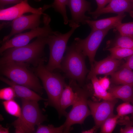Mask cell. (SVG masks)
<instances>
[{"mask_svg": "<svg viewBox=\"0 0 133 133\" xmlns=\"http://www.w3.org/2000/svg\"><path fill=\"white\" fill-rule=\"evenodd\" d=\"M40 36L32 43L22 46L9 48L0 54V65L17 62L35 67L47 61L44 48L47 37Z\"/></svg>", "mask_w": 133, "mask_h": 133, "instance_id": "obj_1", "label": "cell"}, {"mask_svg": "<svg viewBox=\"0 0 133 133\" xmlns=\"http://www.w3.org/2000/svg\"><path fill=\"white\" fill-rule=\"evenodd\" d=\"M41 80L48 99L44 103L45 106L54 108L60 116H63L61 110L59 100L61 93L66 84L64 77L60 74L48 70L44 63H41L32 69Z\"/></svg>", "mask_w": 133, "mask_h": 133, "instance_id": "obj_2", "label": "cell"}, {"mask_svg": "<svg viewBox=\"0 0 133 133\" xmlns=\"http://www.w3.org/2000/svg\"><path fill=\"white\" fill-rule=\"evenodd\" d=\"M1 74L17 84L31 89L41 95L43 87L39 78L33 71L30 69V65L25 63L11 62L0 65Z\"/></svg>", "mask_w": 133, "mask_h": 133, "instance_id": "obj_3", "label": "cell"}, {"mask_svg": "<svg viewBox=\"0 0 133 133\" xmlns=\"http://www.w3.org/2000/svg\"><path fill=\"white\" fill-rule=\"evenodd\" d=\"M66 51L61 62V70L64 73L66 77L76 81L82 86L86 75L89 71L85 65L86 56L74 41L67 47Z\"/></svg>", "mask_w": 133, "mask_h": 133, "instance_id": "obj_4", "label": "cell"}, {"mask_svg": "<svg viewBox=\"0 0 133 133\" xmlns=\"http://www.w3.org/2000/svg\"><path fill=\"white\" fill-rule=\"evenodd\" d=\"M69 85L76 93L77 95L71 109L66 116V119L63 124L64 133L69 132L71 126L73 125L83 124L86 117L91 115L87 103L90 95L87 89L82 87L73 80H70Z\"/></svg>", "mask_w": 133, "mask_h": 133, "instance_id": "obj_5", "label": "cell"}, {"mask_svg": "<svg viewBox=\"0 0 133 133\" xmlns=\"http://www.w3.org/2000/svg\"><path fill=\"white\" fill-rule=\"evenodd\" d=\"M22 107L20 116L12 125L16 133H32L35 127L46 120L40 109L38 101L21 99Z\"/></svg>", "mask_w": 133, "mask_h": 133, "instance_id": "obj_6", "label": "cell"}, {"mask_svg": "<svg viewBox=\"0 0 133 133\" xmlns=\"http://www.w3.org/2000/svg\"><path fill=\"white\" fill-rule=\"evenodd\" d=\"M80 26V24L76 25L64 34L55 31L47 37V44L49 48L50 56L45 66L48 70L53 72L56 69L61 70V63L66 49L68 41L75 30Z\"/></svg>", "mask_w": 133, "mask_h": 133, "instance_id": "obj_7", "label": "cell"}, {"mask_svg": "<svg viewBox=\"0 0 133 133\" xmlns=\"http://www.w3.org/2000/svg\"><path fill=\"white\" fill-rule=\"evenodd\" d=\"M51 19L46 14L43 15V21L44 26L38 27L31 30L30 31L15 35L12 38L3 42H1L0 54L6 50L10 48L21 47L28 44L33 39L40 36L47 37L54 33L50 25Z\"/></svg>", "mask_w": 133, "mask_h": 133, "instance_id": "obj_8", "label": "cell"}, {"mask_svg": "<svg viewBox=\"0 0 133 133\" xmlns=\"http://www.w3.org/2000/svg\"><path fill=\"white\" fill-rule=\"evenodd\" d=\"M110 29L91 31L88 35L84 39L79 37L74 39L79 49L83 54L88 58L91 68L93 65L97 51L103 38Z\"/></svg>", "mask_w": 133, "mask_h": 133, "instance_id": "obj_9", "label": "cell"}, {"mask_svg": "<svg viewBox=\"0 0 133 133\" xmlns=\"http://www.w3.org/2000/svg\"><path fill=\"white\" fill-rule=\"evenodd\" d=\"M52 7L51 4L45 5L42 7L35 8L31 7L28 3V0H24L14 6L0 9V20H11L19 17L25 13L43 15L44 12L47 9Z\"/></svg>", "mask_w": 133, "mask_h": 133, "instance_id": "obj_10", "label": "cell"}, {"mask_svg": "<svg viewBox=\"0 0 133 133\" xmlns=\"http://www.w3.org/2000/svg\"><path fill=\"white\" fill-rule=\"evenodd\" d=\"M117 102L116 99L103 100L101 102L88 100V105L94 119L95 126L97 129L106 119L114 115V109Z\"/></svg>", "mask_w": 133, "mask_h": 133, "instance_id": "obj_11", "label": "cell"}, {"mask_svg": "<svg viewBox=\"0 0 133 133\" xmlns=\"http://www.w3.org/2000/svg\"><path fill=\"white\" fill-rule=\"evenodd\" d=\"M41 15L35 14L27 16L23 15L14 19L11 24V30L10 32L4 37L1 42L6 41L13 35L20 33L25 30H32L39 27L41 23Z\"/></svg>", "mask_w": 133, "mask_h": 133, "instance_id": "obj_12", "label": "cell"}, {"mask_svg": "<svg viewBox=\"0 0 133 133\" xmlns=\"http://www.w3.org/2000/svg\"><path fill=\"white\" fill-rule=\"evenodd\" d=\"M67 6L71 12V18L69 20V25L71 27L80 23L84 25L91 18L85 15V12L91 10L90 3L86 0H68Z\"/></svg>", "mask_w": 133, "mask_h": 133, "instance_id": "obj_13", "label": "cell"}, {"mask_svg": "<svg viewBox=\"0 0 133 133\" xmlns=\"http://www.w3.org/2000/svg\"><path fill=\"white\" fill-rule=\"evenodd\" d=\"M123 63L122 60L116 59L110 56L100 61H95L88 73L87 79L90 80L93 77L99 75H111L117 70Z\"/></svg>", "mask_w": 133, "mask_h": 133, "instance_id": "obj_14", "label": "cell"}, {"mask_svg": "<svg viewBox=\"0 0 133 133\" xmlns=\"http://www.w3.org/2000/svg\"><path fill=\"white\" fill-rule=\"evenodd\" d=\"M128 13L133 17L132 3L131 0H111L108 4L98 11L88 12L95 19L103 14L113 13L118 14Z\"/></svg>", "mask_w": 133, "mask_h": 133, "instance_id": "obj_15", "label": "cell"}, {"mask_svg": "<svg viewBox=\"0 0 133 133\" xmlns=\"http://www.w3.org/2000/svg\"><path fill=\"white\" fill-rule=\"evenodd\" d=\"M0 80L11 86L14 89L16 96L29 100L38 101L41 100L47 101V99L41 97L35 92L26 87L15 83L8 78L1 76Z\"/></svg>", "mask_w": 133, "mask_h": 133, "instance_id": "obj_16", "label": "cell"}, {"mask_svg": "<svg viewBox=\"0 0 133 133\" xmlns=\"http://www.w3.org/2000/svg\"><path fill=\"white\" fill-rule=\"evenodd\" d=\"M126 16L124 13L119 14L116 16L96 20H87V24L91 30H102L115 29L122 23L123 19Z\"/></svg>", "mask_w": 133, "mask_h": 133, "instance_id": "obj_17", "label": "cell"}, {"mask_svg": "<svg viewBox=\"0 0 133 133\" xmlns=\"http://www.w3.org/2000/svg\"><path fill=\"white\" fill-rule=\"evenodd\" d=\"M108 90L114 98L120 99L124 102L131 103L133 104V86L114 85L110 87Z\"/></svg>", "mask_w": 133, "mask_h": 133, "instance_id": "obj_18", "label": "cell"}, {"mask_svg": "<svg viewBox=\"0 0 133 133\" xmlns=\"http://www.w3.org/2000/svg\"><path fill=\"white\" fill-rule=\"evenodd\" d=\"M76 93L69 85H66L63 89L60 97L59 104L60 108L63 116H66L67 113L66 110L72 105L77 97Z\"/></svg>", "mask_w": 133, "mask_h": 133, "instance_id": "obj_19", "label": "cell"}, {"mask_svg": "<svg viewBox=\"0 0 133 133\" xmlns=\"http://www.w3.org/2000/svg\"><path fill=\"white\" fill-rule=\"evenodd\" d=\"M110 75L111 81L116 84L133 86V71L132 70L126 68H121Z\"/></svg>", "mask_w": 133, "mask_h": 133, "instance_id": "obj_20", "label": "cell"}, {"mask_svg": "<svg viewBox=\"0 0 133 133\" xmlns=\"http://www.w3.org/2000/svg\"><path fill=\"white\" fill-rule=\"evenodd\" d=\"M90 80L94 90V95L96 97L103 100L111 101L117 99L114 98L109 92L101 86L97 76L93 77Z\"/></svg>", "mask_w": 133, "mask_h": 133, "instance_id": "obj_21", "label": "cell"}, {"mask_svg": "<svg viewBox=\"0 0 133 133\" xmlns=\"http://www.w3.org/2000/svg\"><path fill=\"white\" fill-rule=\"evenodd\" d=\"M108 46L133 49V38L119 34L114 39L108 43Z\"/></svg>", "mask_w": 133, "mask_h": 133, "instance_id": "obj_22", "label": "cell"}, {"mask_svg": "<svg viewBox=\"0 0 133 133\" xmlns=\"http://www.w3.org/2000/svg\"><path fill=\"white\" fill-rule=\"evenodd\" d=\"M110 53V56L119 60L128 57L133 54V49L126 48L112 47L106 49Z\"/></svg>", "mask_w": 133, "mask_h": 133, "instance_id": "obj_23", "label": "cell"}, {"mask_svg": "<svg viewBox=\"0 0 133 133\" xmlns=\"http://www.w3.org/2000/svg\"><path fill=\"white\" fill-rule=\"evenodd\" d=\"M2 104L6 111L9 114L18 117L20 116L21 109L13 99L3 101Z\"/></svg>", "mask_w": 133, "mask_h": 133, "instance_id": "obj_24", "label": "cell"}, {"mask_svg": "<svg viewBox=\"0 0 133 133\" xmlns=\"http://www.w3.org/2000/svg\"><path fill=\"white\" fill-rule=\"evenodd\" d=\"M68 0H54L51 4L52 7L55 11L59 13L62 16L65 25L68 23V19L66 13V6L67 5Z\"/></svg>", "mask_w": 133, "mask_h": 133, "instance_id": "obj_25", "label": "cell"}, {"mask_svg": "<svg viewBox=\"0 0 133 133\" xmlns=\"http://www.w3.org/2000/svg\"><path fill=\"white\" fill-rule=\"evenodd\" d=\"M119 119L117 115H114L106 119L102 124L100 127V133H111L115 129Z\"/></svg>", "mask_w": 133, "mask_h": 133, "instance_id": "obj_26", "label": "cell"}, {"mask_svg": "<svg viewBox=\"0 0 133 133\" xmlns=\"http://www.w3.org/2000/svg\"><path fill=\"white\" fill-rule=\"evenodd\" d=\"M120 35L133 38V21L119 24L115 29Z\"/></svg>", "mask_w": 133, "mask_h": 133, "instance_id": "obj_27", "label": "cell"}, {"mask_svg": "<svg viewBox=\"0 0 133 133\" xmlns=\"http://www.w3.org/2000/svg\"><path fill=\"white\" fill-rule=\"evenodd\" d=\"M35 133H64V127L63 124L58 127H55L52 125L45 126L39 124Z\"/></svg>", "mask_w": 133, "mask_h": 133, "instance_id": "obj_28", "label": "cell"}, {"mask_svg": "<svg viewBox=\"0 0 133 133\" xmlns=\"http://www.w3.org/2000/svg\"><path fill=\"white\" fill-rule=\"evenodd\" d=\"M116 110L119 119L122 118L126 115L133 113V105L129 102H124L118 106Z\"/></svg>", "mask_w": 133, "mask_h": 133, "instance_id": "obj_29", "label": "cell"}, {"mask_svg": "<svg viewBox=\"0 0 133 133\" xmlns=\"http://www.w3.org/2000/svg\"><path fill=\"white\" fill-rule=\"evenodd\" d=\"M16 96L15 90L13 87L10 86L5 87L0 90V99L5 101L13 99Z\"/></svg>", "mask_w": 133, "mask_h": 133, "instance_id": "obj_30", "label": "cell"}, {"mask_svg": "<svg viewBox=\"0 0 133 133\" xmlns=\"http://www.w3.org/2000/svg\"><path fill=\"white\" fill-rule=\"evenodd\" d=\"M99 82L101 86L105 90L107 91L109 88L110 81L106 76L100 78L99 79Z\"/></svg>", "mask_w": 133, "mask_h": 133, "instance_id": "obj_31", "label": "cell"}, {"mask_svg": "<svg viewBox=\"0 0 133 133\" xmlns=\"http://www.w3.org/2000/svg\"><path fill=\"white\" fill-rule=\"evenodd\" d=\"M121 68H126L133 70V54L127 57L126 61L121 66Z\"/></svg>", "mask_w": 133, "mask_h": 133, "instance_id": "obj_32", "label": "cell"}, {"mask_svg": "<svg viewBox=\"0 0 133 133\" xmlns=\"http://www.w3.org/2000/svg\"><path fill=\"white\" fill-rule=\"evenodd\" d=\"M24 0H0V9L3 8L4 6L6 5L12 4H17Z\"/></svg>", "mask_w": 133, "mask_h": 133, "instance_id": "obj_33", "label": "cell"}, {"mask_svg": "<svg viewBox=\"0 0 133 133\" xmlns=\"http://www.w3.org/2000/svg\"><path fill=\"white\" fill-rule=\"evenodd\" d=\"M111 0H96L97 5V7L95 10L98 11L105 7L106 5L109 3Z\"/></svg>", "mask_w": 133, "mask_h": 133, "instance_id": "obj_34", "label": "cell"}, {"mask_svg": "<svg viewBox=\"0 0 133 133\" xmlns=\"http://www.w3.org/2000/svg\"><path fill=\"white\" fill-rule=\"evenodd\" d=\"M120 132L121 133H133V124L125 125L124 128H121Z\"/></svg>", "mask_w": 133, "mask_h": 133, "instance_id": "obj_35", "label": "cell"}, {"mask_svg": "<svg viewBox=\"0 0 133 133\" xmlns=\"http://www.w3.org/2000/svg\"><path fill=\"white\" fill-rule=\"evenodd\" d=\"M98 129L97 128L94 126L93 128L84 131L82 132V133H92L95 132Z\"/></svg>", "mask_w": 133, "mask_h": 133, "instance_id": "obj_36", "label": "cell"}, {"mask_svg": "<svg viewBox=\"0 0 133 133\" xmlns=\"http://www.w3.org/2000/svg\"><path fill=\"white\" fill-rule=\"evenodd\" d=\"M8 128H5L2 127L1 125H0V133H9Z\"/></svg>", "mask_w": 133, "mask_h": 133, "instance_id": "obj_37", "label": "cell"}, {"mask_svg": "<svg viewBox=\"0 0 133 133\" xmlns=\"http://www.w3.org/2000/svg\"><path fill=\"white\" fill-rule=\"evenodd\" d=\"M132 3V11L133 12V0H131Z\"/></svg>", "mask_w": 133, "mask_h": 133, "instance_id": "obj_38", "label": "cell"}, {"mask_svg": "<svg viewBox=\"0 0 133 133\" xmlns=\"http://www.w3.org/2000/svg\"><path fill=\"white\" fill-rule=\"evenodd\" d=\"M132 114V116L131 117V120L133 121V113Z\"/></svg>", "mask_w": 133, "mask_h": 133, "instance_id": "obj_39", "label": "cell"}, {"mask_svg": "<svg viewBox=\"0 0 133 133\" xmlns=\"http://www.w3.org/2000/svg\"><path fill=\"white\" fill-rule=\"evenodd\" d=\"M35 1H39L41 0H34Z\"/></svg>", "mask_w": 133, "mask_h": 133, "instance_id": "obj_40", "label": "cell"}]
</instances>
